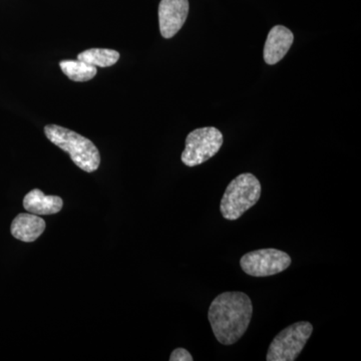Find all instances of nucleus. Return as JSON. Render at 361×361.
Wrapping results in <instances>:
<instances>
[{
	"mask_svg": "<svg viewBox=\"0 0 361 361\" xmlns=\"http://www.w3.org/2000/svg\"><path fill=\"white\" fill-rule=\"evenodd\" d=\"M189 13V0H161L159 6V23L161 37L171 39L186 23Z\"/></svg>",
	"mask_w": 361,
	"mask_h": 361,
	"instance_id": "0eeeda50",
	"label": "nucleus"
},
{
	"mask_svg": "<svg viewBox=\"0 0 361 361\" xmlns=\"http://www.w3.org/2000/svg\"><path fill=\"white\" fill-rule=\"evenodd\" d=\"M171 361H192L191 353L186 350L185 348H177L173 351L172 355L170 356Z\"/></svg>",
	"mask_w": 361,
	"mask_h": 361,
	"instance_id": "ddd939ff",
	"label": "nucleus"
},
{
	"mask_svg": "<svg viewBox=\"0 0 361 361\" xmlns=\"http://www.w3.org/2000/svg\"><path fill=\"white\" fill-rule=\"evenodd\" d=\"M290 265L291 257L288 254L272 248L249 252L240 260L242 270L253 277L276 275Z\"/></svg>",
	"mask_w": 361,
	"mask_h": 361,
	"instance_id": "423d86ee",
	"label": "nucleus"
},
{
	"mask_svg": "<svg viewBox=\"0 0 361 361\" xmlns=\"http://www.w3.org/2000/svg\"><path fill=\"white\" fill-rule=\"evenodd\" d=\"M293 42L294 35L289 28L283 25L271 28L263 51L265 63L269 66L276 65L286 56Z\"/></svg>",
	"mask_w": 361,
	"mask_h": 361,
	"instance_id": "6e6552de",
	"label": "nucleus"
},
{
	"mask_svg": "<svg viewBox=\"0 0 361 361\" xmlns=\"http://www.w3.org/2000/svg\"><path fill=\"white\" fill-rule=\"evenodd\" d=\"M63 201L59 196H47L39 189H33L23 199V207L35 215H51L63 209Z\"/></svg>",
	"mask_w": 361,
	"mask_h": 361,
	"instance_id": "9d476101",
	"label": "nucleus"
},
{
	"mask_svg": "<svg viewBox=\"0 0 361 361\" xmlns=\"http://www.w3.org/2000/svg\"><path fill=\"white\" fill-rule=\"evenodd\" d=\"M313 326L310 322L294 323L282 330L271 342L267 361H294L310 338Z\"/></svg>",
	"mask_w": 361,
	"mask_h": 361,
	"instance_id": "20e7f679",
	"label": "nucleus"
},
{
	"mask_svg": "<svg viewBox=\"0 0 361 361\" xmlns=\"http://www.w3.org/2000/svg\"><path fill=\"white\" fill-rule=\"evenodd\" d=\"M120 54L114 49H90L80 52L78 56V61H85L90 66L99 68H109L118 63Z\"/></svg>",
	"mask_w": 361,
	"mask_h": 361,
	"instance_id": "9b49d317",
	"label": "nucleus"
},
{
	"mask_svg": "<svg viewBox=\"0 0 361 361\" xmlns=\"http://www.w3.org/2000/svg\"><path fill=\"white\" fill-rule=\"evenodd\" d=\"M45 222L39 215L23 213L16 216L11 224V234L14 238L30 243L39 239L45 230Z\"/></svg>",
	"mask_w": 361,
	"mask_h": 361,
	"instance_id": "1a4fd4ad",
	"label": "nucleus"
},
{
	"mask_svg": "<svg viewBox=\"0 0 361 361\" xmlns=\"http://www.w3.org/2000/svg\"><path fill=\"white\" fill-rule=\"evenodd\" d=\"M261 197V184L251 173H244L228 185L220 204L223 217L229 221L239 219L255 206Z\"/></svg>",
	"mask_w": 361,
	"mask_h": 361,
	"instance_id": "7ed1b4c3",
	"label": "nucleus"
},
{
	"mask_svg": "<svg viewBox=\"0 0 361 361\" xmlns=\"http://www.w3.org/2000/svg\"><path fill=\"white\" fill-rule=\"evenodd\" d=\"M44 134L52 144L70 154L73 163L85 172L92 173L99 169L101 156L90 140L56 125L45 126Z\"/></svg>",
	"mask_w": 361,
	"mask_h": 361,
	"instance_id": "f03ea898",
	"label": "nucleus"
},
{
	"mask_svg": "<svg viewBox=\"0 0 361 361\" xmlns=\"http://www.w3.org/2000/svg\"><path fill=\"white\" fill-rule=\"evenodd\" d=\"M222 145V133L216 128L194 130L187 135L186 147L180 159L188 167L201 165L213 158L220 151Z\"/></svg>",
	"mask_w": 361,
	"mask_h": 361,
	"instance_id": "39448f33",
	"label": "nucleus"
},
{
	"mask_svg": "<svg viewBox=\"0 0 361 361\" xmlns=\"http://www.w3.org/2000/svg\"><path fill=\"white\" fill-rule=\"evenodd\" d=\"M66 77L75 82H87L96 77L97 68L82 61H63L59 63Z\"/></svg>",
	"mask_w": 361,
	"mask_h": 361,
	"instance_id": "f8f14e48",
	"label": "nucleus"
},
{
	"mask_svg": "<svg viewBox=\"0 0 361 361\" xmlns=\"http://www.w3.org/2000/svg\"><path fill=\"white\" fill-rule=\"evenodd\" d=\"M253 305L243 292H224L214 299L208 319L216 339L224 345L236 343L251 322Z\"/></svg>",
	"mask_w": 361,
	"mask_h": 361,
	"instance_id": "f257e3e1",
	"label": "nucleus"
}]
</instances>
